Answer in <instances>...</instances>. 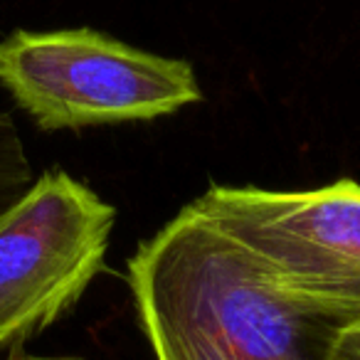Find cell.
<instances>
[{
  "instance_id": "cell-1",
  "label": "cell",
  "mask_w": 360,
  "mask_h": 360,
  "mask_svg": "<svg viewBox=\"0 0 360 360\" xmlns=\"http://www.w3.org/2000/svg\"><path fill=\"white\" fill-rule=\"evenodd\" d=\"M129 286L155 360H323L343 328L281 296L193 202L136 250Z\"/></svg>"
},
{
  "instance_id": "cell-2",
  "label": "cell",
  "mask_w": 360,
  "mask_h": 360,
  "mask_svg": "<svg viewBox=\"0 0 360 360\" xmlns=\"http://www.w3.org/2000/svg\"><path fill=\"white\" fill-rule=\"evenodd\" d=\"M0 86L45 131L153 121L202 99L186 60L89 27L0 40Z\"/></svg>"
},
{
  "instance_id": "cell-3",
  "label": "cell",
  "mask_w": 360,
  "mask_h": 360,
  "mask_svg": "<svg viewBox=\"0 0 360 360\" xmlns=\"http://www.w3.org/2000/svg\"><path fill=\"white\" fill-rule=\"evenodd\" d=\"M193 205L291 304L343 328L360 323V183L343 178L316 191L212 186Z\"/></svg>"
},
{
  "instance_id": "cell-4",
  "label": "cell",
  "mask_w": 360,
  "mask_h": 360,
  "mask_svg": "<svg viewBox=\"0 0 360 360\" xmlns=\"http://www.w3.org/2000/svg\"><path fill=\"white\" fill-rule=\"evenodd\" d=\"M116 210L65 170L0 212V348L60 321L104 269Z\"/></svg>"
},
{
  "instance_id": "cell-5",
  "label": "cell",
  "mask_w": 360,
  "mask_h": 360,
  "mask_svg": "<svg viewBox=\"0 0 360 360\" xmlns=\"http://www.w3.org/2000/svg\"><path fill=\"white\" fill-rule=\"evenodd\" d=\"M32 165L11 114L0 111V212L32 186Z\"/></svg>"
},
{
  "instance_id": "cell-6",
  "label": "cell",
  "mask_w": 360,
  "mask_h": 360,
  "mask_svg": "<svg viewBox=\"0 0 360 360\" xmlns=\"http://www.w3.org/2000/svg\"><path fill=\"white\" fill-rule=\"evenodd\" d=\"M323 360H360V323L340 328L330 338Z\"/></svg>"
},
{
  "instance_id": "cell-7",
  "label": "cell",
  "mask_w": 360,
  "mask_h": 360,
  "mask_svg": "<svg viewBox=\"0 0 360 360\" xmlns=\"http://www.w3.org/2000/svg\"><path fill=\"white\" fill-rule=\"evenodd\" d=\"M3 360H86V358H77V355H32L25 353L22 348H11L8 358Z\"/></svg>"
}]
</instances>
